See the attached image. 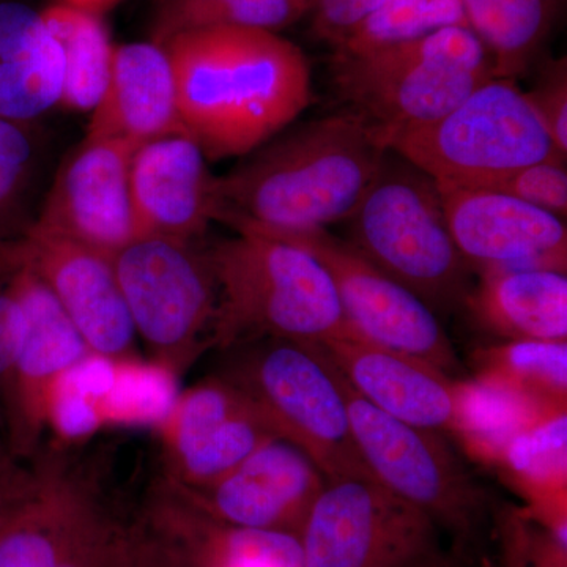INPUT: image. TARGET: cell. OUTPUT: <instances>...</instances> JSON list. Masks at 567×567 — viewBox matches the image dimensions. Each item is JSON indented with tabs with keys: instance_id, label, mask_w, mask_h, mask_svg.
I'll list each match as a JSON object with an SVG mask.
<instances>
[{
	"instance_id": "6da1fadb",
	"label": "cell",
	"mask_w": 567,
	"mask_h": 567,
	"mask_svg": "<svg viewBox=\"0 0 567 567\" xmlns=\"http://www.w3.org/2000/svg\"><path fill=\"white\" fill-rule=\"evenodd\" d=\"M374 126L346 110L303 123L212 182V219L274 235L346 221L385 162Z\"/></svg>"
},
{
	"instance_id": "7a4b0ae2",
	"label": "cell",
	"mask_w": 567,
	"mask_h": 567,
	"mask_svg": "<svg viewBox=\"0 0 567 567\" xmlns=\"http://www.w3.org/2000/svg\"><path fill=\"white\" fill-rule=\"evenodd\" d=\"M164 48L183 126L208 162L256 151L312 102L308 59L281 33L213 28L182 33Z\"/></svg>"
},
{
	"instance_id": "3957f363",
	"label": "cell",
	"mask_w": 567,
	"mask_h": 567,
	"mask_svg": "<svg viewBox=\"0 0 567 567\" xmlns=\"http://www.w3.org/2000/svg\"><path fill=\"white\" fill-rule=\"evenodd\" d=\"M70 447L41 446L0 491V567H130L128 522Z\"/></svg>"
},
{
	"instance_id": "277c9868",
	"label": "cell",
	"mask_w": 567,
	"mask_h": 567,
	"mask_svg": "<svg viewBox=\"0 0 567 567\" xmlns=\"http://www.w3.org/2000/svg\"><path fill=\"white\" fill-rule=\"evenodd\" d=\"M204 249L218 289L212 346L257 339L324 346L352 336L334 284L311 252L251 233Z\"/></svg>"
},
{
	"instance_id": "5b68a950",
	"label": "cell",
	"mask_w": 567,
	"mask_h": 567,
	"mask_svg": "<svg viewBox=\"0 0 567 567\" xmlns=\"http://www.w3.org/2000/svg\"><path fill=\"white\" fill-rule=\"evenodd\" d=\"M346 223L347 241L432 311L465 306L473 270L454 244L439 186L413 164L388 152Z\"/></svg>"
},
{
	"instance_id": "8992f818",
	"label": "cell",
	"mask_w": 567,
	"mask_h": 567,
	"mask_svg": "<svg viewBox=\"0 0 567 567\" xmlns=\"http://www.w3.org/2000/svg\"><path fill=\"white\" fill-rule=\"evenodd\" d=\"M331 69L347 110L382 141L436 121L495 78L486 48L464 25L363 54L331 55Z\"/></svg>"
},
{
	"instance_id": "52a82bcc",
	"label": "cell",
	"mask_w": 567,
	"mask_h": 567,
	"mask_svg": "<svg viewBox=\"0 0 567 567\" xmlns=\"http://www.w3.org/2000/svg\"><path fill=\"white\" fill-rule=\"evenodd\" d=\"M234 347L244 349L223 377L251 399L276 434L330 480H372L354 443L344 377L322 347L278 339Z\"/></svg>"
},
{
	"instance_id": "ba28073f",
	"label": "cell",
	"mask_w": 567,
	"mask_h": 567,
	"mask_svg": "<svg viewBox=\"0 0 567 567\" xmlns=\"http://www.w3.org/2000/svg\"><path fill=\"white\" fill-rule=\"evenodd\" d=\"M383 142L436 185L458 188H487L528 164L565 158L527 93L507 78H491L436 121Z\"/></svg>"
},
{
	"instance_id": "9c48e42d",
	"label": "cell",
	"mask_w": 567,
	"mask_h": 567,
	"mask_svg": "<svg viewBox=\"0 0 567 567\" xmlns=\"http://www.w3.org/2000/svg\"><path fill=\"white\" fill-rule=\"evenodd\" d=\"M346 391L354 443L372 480L431 517L458 561L472 557L488 524L486 492L440 432L385 415L347 382Z\"/></svg>"
},
{
	"instance_id": "30bf717a",
	"label": "cell",
	"mask_w": 567,
	"mask_h": 567,
	"mask_svg": "<svg viewBox=\"0 0 567 567\" xmlns=\"http://www.w3.org/2000/svg\"><path fill=\"white\" fill-rule=\"evenodd\" d=\"M305 567H458L423 511L371 477H328L300 535Z\"/></svg>"
},
{
	"instance_id": "8fae6325",
	"label": "cell",
	"mask_w": 567,
	"mask_h": 567,
	"mask_svg": "<svg viewBox=\"0 0 567 567\" xmlns=\"http://www.w3.org/2000/svg\"><path fill=\"white\" fill-rule=\"evenodd\" d=\"M112 265L137 339L152 361L182 374L212 344L218 311L205 249L197 241L140 237Z\"/></svg>"
},
{
	"instance_id": "7c38bea8",
	"label": "cell",
	"mask_w": 567,
	"mask_h": 567,
	"mask_svg": "<svg viewBox=\"0 0 567 567\" xmlns=\"http://www.w3.org/2000/svg\"><path fill=\"white\" fill-rule=\"evenodd\" d=\"M271 238L311 252L323 265L353 338L415 357L450 377L457 371L456 352L435 312L365 260L349 241L324 227Z\"/></svg>"
},
{
	"instance_id": "4fadbf2b",
	"label": "cell",
	"mask_w": 567,
	"mask_h": 567,
	"mask_svg": "<svg viewBox=\"0 0 567 567\" xmlns=\"http://www.w3.org/2000/svg\"><path fill=\"white\" fill-rule=\"evenodd\" d=\"M167 476L200 491L229 475L274 439H281L251 399L223 375L178 394L158 425Z\"/></svg>"
},
{
	"instance_id": "5bb4252c",
	"label": "cell",
	"mask_w": 567,
	"mask_h": 567,
	"mask_svg": "<svg viewBox=\"0 0 567 567\" xmlns=\"http://www.w3.org/2000/svg\"><path fill=\"white\" fill-rule=\"evenodd\" d=\"M0 260L29 268L47 284L92 353L136 357V330L111 257L32 224L0 249Z\"/></svg>"
},
{
	"instance_id": "9a60e30c",
	"label": "cell",
	"mask_w": 567,
	"mask_h": 567,
	"mask_svg": "<svg viewBox=\"0 0 567 567\" xmlns=\"http://www.w3.org/2000/svg\"><path fill=\"white\" fill-rule=\"evenodd\" d=\"M0 268L25 319L24 341L2 402L14 456L25 458L40 450L47 432L51 386L91 350L39 276L3 260Z\"/></svg>"
},
{
	"instance_id": "2e32d148",
	"label": "cell",
	"mask_w": 567,
	"mask_h": 567,
	"mask_svg": "<svg viewBox=\"0 0 567 567\" xmlns=\"http://www.w3.org/2000/svg\"><path fill=\"white\" fill-rule=\"evenodd\" d=\"M134 151L125 142L84 137L63 158L33 226L112 259L136 238L130 199Z\"/></svg>"
},
{
	"instance_id": "e0dca14e",
	"label": "cell",
	"mask_w": 567,
	"mask_h": 567,
	"mask_svg": "<svg viewBox=\"0 0 567 567\" xmlns=\"http://www.w3.org/2000/svg\"><path fill=\"white\" fill-rule=\"evenodd\" d=\"M439 189L454 244L473 274L506 268H547L566 274L565 219L494 189Z\"/></svg>"
},
{
	"instance_id": "ac0fdd59",
	"label": "cell",
	"mask_w": 567,
	"mask_h": 567,
	"mask_svg": "<svg viewBox=\"0 0 567 567\" xmlns=\"http://www.w3.org/2000/svg\"><path fill=\"white\" fill-rule=\"evenodd\" d=\"M327 480L300 447L274 439L218 483L188 491L200 509L224 525L300 537Z\"/></svg>"
},
{
	"instance_id": "d6986e66",
	"label": "cell",
	"mask_w": 567,
	"mask_h": 567,
	"mask_svg": "<svg viewBox=\"0 0 567 567\" xmlns=\"http://www.w3.org/2000/svg\"><path fill=\"white\" fill-rule=\"evenodd\" d=\"M208 159L189 134L145 142L130 164V199L136 238L199 241L212 219Z\"/></svg>"
},
{
	"instance_id": "ffe728a7",
	"label": "cell",
	"mask_w": 567,
	"mask_h": 567,
	"mask_svg": "<svg viewBox=\"0 0 567 567\" xmlns=\"http://www.w3.org/2000/svg\"><path fill=\"white\" fill-rule=\"evenodd\" d=\"M320 347L347 385L374 409L425 431L450 432L454 380L435 365L353 336Z\"/></svg>"
},
{
	"instance_id": "44dd1931",
	"label": "cell",
	"mask_w": 567,
	"mask_h": 567,
	"mask_svg": "<svg viewBox=\"0 0 567 567\" xmlns=\"http://www.w3.org/2000/svg\"><path fill=\"white\" fill-rule=\"evenodd\" d=\"M188 134L178 111L173 63L153 41L114 47L110 80L93 107L85 137L134 148L159 137Z\"/></svg>"
},
{
	"instance_id": "7402d4cb",
	"label": "cell",
	"mask_w": 567,
	"mask_h": 567,
	"mask_svg": "<svg viewBox=\"0 0 567 567\" xmlns=\"http://www.w3.org/2000/svg\"><path fill=\"white\" fill-rule=\"evenodd\" d=\"M466 308L488 333L506 341H567V276L547 268L480 275Z\"/></svg>"
},
{
	"instance_id": "603a6c76",
	"label": "cell",
	"mask_w": 567,
	"mask_h": 567,
	"mask_svg": "<svg viewBox=\"0 0 567 567\" xmlns=\"http://www.w3.org/2000/svg\"><path fill=\"white\" fill-rule=\"evenodd\" d=\"M492 468L527 503L525 514L567 546V410L511 440Z\"/></svg>"
},
{
	"instance_id": "cb8c5ba5",
	"label": "cell",
	"mask_w": 567,
	"mask_h": 567,
	"mask_svg": "<svg viewBox=\"0 0 567 567\" xmlns=\"http://www.w3.org/2000/svg\"><path fill=\"white\" fill-rule=\"evenodd\" d=\"M450 432L473 461L494 466L507 443L540 417L567 410L546 404L498 377L475 372L454 380Z\"/></svg>"
},
{
	"instance_id": "d4e9b609",
	"label": "cell",
	"mask_w": 567,
	"mask_h": 567,
	"mask_svg": "<svg viewBox=\"0 0 567 567\" xmlns=\"http://www.w3.org/2000/svg\"><path fill=\"white\" fill-rule=\"evenodd\" d=\"M466 25L491 55L495 78L529 69L561 13L563 0H462Z\"/></svg>"
},
{
	"instance_id": "484cf974",
	"label": "cell",
	"mask_w": 567,
	"mask_h": 567,
	"mask_svg": "<svg viewBox=\"0 0 567 567\" xmlns=\"http://www.w3.org/2000/svg\"><path fill=\"white\" fill-rule=\"evenodd\" d=\"M41 17L62 51L63 80L59 106L92 112L110 80L114 44L103 17L55 2Z\"/></svg>"
},
{
	"instance_id": "4316f807",
	"label": "cell",
	"mask_w": 567,
	"mask_h": 567,
	"mask_svg": "<svg viewBox=\"0 0 567 567\" xmlns=\"http://www.w3.org/2000/svg\"><path fill=\"white\" fill-rule=\"evenodd\" d=\"M311 0H159L153 43L166 47L182 33L213 28L281 32L309 14Z\"/></svg>"
},
{
	"instance_id": "83f0119b",
	"label": "cell",
	"mask_w": 567,
	"mask_h": 567,
	"mask_svg": "<svg viewBox=\"0 0 567 567\" xmlns=\"http://www.w3.org/2000/svg\"><path fill=\"white\" fill-rule=\"evenodd\" d=\"M44 153L47 136L39 122L0 118V249L20 240L35 221Z\"/></svg>"
},
{
	"instance_id": "f1b7e54d",
	"label": "cell",
	"mask_w": 567,
	"mask_h": 567,
	"mask_svg": "<svg viewBox=\"0 0 567 567\" xmlns=\"http://www.w3.org/2000/svg\"><path fill=\"white\" fill-rule=\"evenodd\" d=\"M177 374L141 358H118L110 386L96 410L103 427L156 425L166 420L178 398Z\"/></svg>"
},
{
	"instance_id": "f546056e",
	"label": "cell",
	"mask_w": 567,
	"mask_h": 567,
	"mask_svg": "<svg viewBox=\"0 0 567 567\" xmlns=\"http://www.w3.org/2000/svg\"><path fill=\"white\" fill-rule=\"evenodd\" d=\"M476 371L546 404L567 406V341H505L477 350Z\"/></svg>"
},
{
	"instance_id": "4dcf8cb0",
	"label": "cell",
	"mask_w": 567,
	"mask_h": 567,
	"mask_svg": "<svg viewBox=\"0 0 567 567\" xmlns=\"http://www.w3.org/2000/svg\"><path fill=\"white\" fill-rule=\"evenodd\" d=\"M457 25L468 28L462 0H386L331 51L363 54Z\"/></svg>"
},
{
	"instance_id": "1f68e13d",
	"label": "cell",
	"mask_w": 567,
	"mask_h": 567,
	"mask_svg": "<svg viewBox=\"0 0 567 567\" xmlns=\"http://www.w3.org/2000/svg\"><path fill=\"white\" fill-rule=\"evenodd\" d=\"M189 567H305L300 537L229 527L207 516Z\"/></svg>"
},
{
	"instance_id": "d6a6232c",
	"label": "cell",
	"mask_w": 567,
	"mask_h": 567,
	"mask_svg": "<svg viewBox=\"0 0 567 567\" xmlns=\"http://www.w3.org/2000/svg\"><path fill=\"white\" fill-rule=\"evenodd\" d=\"M499 567H567V546L558 543L524 509L505 507L495 514Z\"/></svg>"
},
{
	"instance_id": "836d02e7",
	"label": "cell",
	"mask_w": 567,
	"mask_h": 567,
	"mask_svg": "<svg viewBox=\"0 0 567 567\" xmlns=\"http://www.w3.org/2000/svg\"><path fill=\"white\" fill-rule=\"evenodd\" d=\"M0 63L62 65V51L41 11L0 0Z\"/></svg>"
},
{
	"instance_id": "e575fe53",
	"label": "cell",
	"mask_w": 567,
	"mask_h": 567,
	"mask_svg": "<svg viewBox=\"0 0 567 567\" xmlns=\"http://www.w3.org/2000/svg\"><path fill=\"white\" fill-rule=\"evenodd\" d=\"M565 219L567 215V171L565 158L528 164L487 186Z\"/></svg>"
},
{
	"instance_id": "d590c367",
	"label": "cell",
	"mask_w": 567,
	"mask_h": 567,
	"mask_svg": "<svg viewBox=\"0 0 567 567\" xmlns=\"http://www.w3.org/2000/svg\"><path fill=\"white\" fill-rule=\"evenodd\" d=\"M527 93L559 155H567V63L555 59L544 66L535 89Z\"/></svg>"
},
{
	"instance_id": "8d00e7d4",
	"label": "cell",
	"mask_w": 567,
	"mask_h": 567,
	"mask_svg": "<svg viewBox=\"0 0 567 567\" xmlns=\"http://www.w3.org/2000/svg\"><path fill=\"white\" fill-rule=\"evenodd\" d=\"M386 0H312L311 33L333 48L341 44Z\"/></svg>"
},
{
	"instance_id": "74e56055",
	"label": "cell",
	"mask_w": 567,
	"mask_h": 567,
	"mask_svg": "<svg viewBox=\"0 0 567 567\" xmlns=\"http://www.w3.org/2000/svg\"><path fill=\"white\" fill-rule=\"evenodd\" d=\"M25 319L20 303L7 286L0 268V406L6 398L11 372L24 341Z\"/></svg>"
},
{
	"instance_id": "f35d334b",
	"label": "cell",
	"mask_w": 567,
	"mask_h": 567,
	"mask_svg": "<svg viewBox=\"0 0 567 567\" xmlns=\"http://www.w3.org/2000/svg\"><path fill=\"white\" fill-rule=\"evenodd\" d=\"M17 462L18 458L14 456L13 447H11L9 425H7L6 415H3L2 406H0V491L9 481Z\"/></svg>"
},
{
	"instance_id": "ab89813d",
	"label": "cell",
	"mask_w": 567,
	"mask_h": 567,
	"mask_svg": "<svg viewBox=\"0 0 567 567\" xmlns=\"http://www.w3.org/2000/svg\"><path fill=\"white\" fill-rule=\"evenodd\" d=\"M58 2L103 17L106 11L114 9L122 0H58Z\"/></svg>"
},
{
	"instance_id": "60d3db41",
	"label": "cell",
	"mask_w": 567,
	"mask_h": 567,
	"mask_svg": "<svg viewBox=\"0 0 567 567\" xmlns=\"http://www.w3.org/2000/svg\"><path fill=\"white\" fill-rule=\"evenodd\" d=\"M483 567H499L496 565V561H488V559H483Z\"/></svg>"
},
{
	"instance_id": "b9f144b4",
	"label": "cell",
	"mask_w": 567,
	"mask_h": 567,
	"mask_svg": "<svg viewBox=\"0 0 567 567\" xmlns=\"http://www.w3.org/2000/svg\"><path fill=\"white\" fill-rule=\"evenodd\" d=\"M311 6H312V0H311Z\"/></svg>"
}]
</instances>
